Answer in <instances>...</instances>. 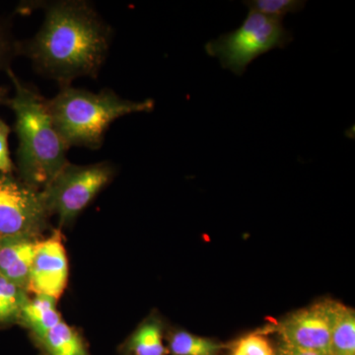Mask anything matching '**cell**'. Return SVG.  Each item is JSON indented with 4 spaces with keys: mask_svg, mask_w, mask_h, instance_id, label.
I'll return each instance as SVG.
<instances>
[{
    "mask_svg": "<svg viewBox=\"0 0 355 355\" xmlns=\"http://www.w3.org/2000/svg\"><path fill=\"white\" fill-rule=\"evenodd\" d=\"M34 38L18 43V55L32 60L42 76L70 85L77 77H97L112 41V28L86 1L48 2Z\"/></svg>",
    "mask_w": 355,
    "mask_h": 355,
    "instance_id": "6da1fadb",
    "label": "cell"
},
{
    "mask_svg": "<svg viewBox=\"0 0 355 355\" xmlns=\"http://www.w3.org/2000/svg\"><path fill=\"white\" fill-rule=\"evenodd\" d=\"M15 94L6 106L15 114L17 177L37 191H43L58 172L69 163V147L55 130L48 99L38 90L23 83L10 69H7Z\"/></svg>",
    "mask_w": 355,
    "mask_h": 355,
    "instance_id": "7a4b0ae2",
    "label": "cell"
},
{
    "mask_svg": "<svg viewBox=\"0 0 355 355\" xmlns=\"http://www.w3.org/2000/svg\"><path fill=\"white\" fill-rule=\"evenodd\" d=\"M153 99L132 101L113 90L93 93L71 85L60 86V92L48 100V109L55 130L67 147L100 148L114 121L135 113H150Z\"/></svg>",
    "mask_w": 355,
    "mask_h": 355,
    "instance_id": "3957f363",
    "label": "cell"
},
{
    "mask_svg": "<svg viewBox=\"0 0 355 355\" xmlns=\"http://www.w3.org/2000/svg\"><path fill=\"white\" fill-rule=\"evenodd\" d=\"M293 40L282 20L249 10L240 27L207 42L205 49L219 60L222 69L242 76L256 58L275 49H284Z\"/></svg>",
    "mask_w": 355,
    "mask_h": 355,
    "instance_id": "277c9868",
    "label": "cell"
},
{
    "mask_svg": "<svg viewBox=\"0 0 355 355\" xmlns=\"http://www.w3.org/2000/svg\"><path fill=\"white\" fill-rule=\"evenodd\" d=\"M114 171V165L109 162L67 163L42 191L50 216H58L62 226L71 223L112 181Z\"/></svg>",
    "mask_w": 355,
    "mask_h": 355,
    "instance_id": "5b68a950",
    "label": "cell"
},
{
    "mask_svg": "<svg viewBox=\"0 0 355 355\" xmlns=\"http://www.w3.org/2000/svg\"><path fill=\"white\" fill-rule=\"evenodd\" d=\"M50 217L42 191L28 186L14 173L0 174V239L41 237Z\"/></svg>",
    "mask_w": 355,
    "mask_h": 355,
    "instance_id": "8992f818",
    "label": "cell"
},
{
    "mask_svg": "<svg viewBox=\"0 0 355 355\" xmlns=\"http://www.w3.org/2000/svg\"><path fill=\"white\" fill-rule=\"evenodd\" d=\"M335 301H324L299 310L279 326L282 342L331 355Z\"/></svg>",
    "mask_w": 355,
    "mask_h": 355,
    "instance_id": "52a82bcc",
    "label": "cell"
},
{
    "mask_svg": "<svg viewBox=\"0 0 355 355\" xmlns=\"http://www.w3.org/2000/svg\"><path fill=\"white\" fill-rule=\"evenodd\" d=\"M69 280V260L60 229L53 231L50 237L42 238L37 246L28 293L50 296L58 299L67 288Z\"/></svg>",
    "mask_w": 355,
    "mask_h": 355,
    "instance_id": "ba28073f",
    "label": "cell"
},
{
    "mask_svg": "<svg viewBox=\"0 0 355 355\" xmlns=\"http://www.w3.org/2000/svg\"><path fill=\"white\" fill-rule=\"evenodd\" d=\"M41 237L12 236L0 239V277L28 292L30 272Z\"/></svg>",
    "mask_w": 355,
    "mask_h": 355,
    "instance_id": "9c48e42d",
    "label": "cell"
},
{
    "mask_svg": "<svg viewBox=\"0 0 355 355\" xmlns=\"http://www.w3.org/2000/svg\"><path fill=\"white\" fill-rule=\"evenodd\" d=\"M57 299L46 295H35L26 302L21 312L19 324L31 331L38 340L51 329L62 321L57 308Z\"/></svg>",
    "mask_w": 355,
    "mask_h": 355,
    "instance_id": "30bf717a",
    "label": "cell"
},
{
    "mask_svg": "<svg viewBox=\"0 0 355 355\" xmlns=\"http://www.w3.org/2000/svg\"><path fill=\"white\" fill-rule=\"evenodd\" d=\"M37 342L46 355H90L78 331L64 321Z\"/></svg>",
    "mask_w": 355,
    "mask_h": 355,
    "instance_id": "8fae6325",
    "label": "cell"
},
{
    "mask_svg": "<svg viewBox=\"0 0 355 355\" xmlns=\"http://www.w3.org/2000/svg\"><path fill=\"white\" fill-rule=\"evenodd\" d=\"M331 355H355L354 310L338 302L331 328Z\"/></svg>",
    "mask_w": 355,
    "mask_h": 355,
    "instance_id": "7c38bea8",
    "label": "cell"
},
{
    "mask_svg": "<svg viewBox=\"0 0 355 355\" xmlns=\"http://www.w3.org/2000/svg\"><path fill=\"white\" fill-rule=\"evenodd\" d=\"M127 349L132 355L167 354L160 323L155 320H149L142 324L130 336Z\"/></svg>",
    "mask_w": 355,
    "mask_h": 355,
    "instance_id": "4fadbf2b",
    "label": "cell"
},
{
    "mask_svg": "<svg viewBox=\"0 0 355 355\" xmlns=\"http://www.w3.org/2000/svg\"><path fill=\"white\" fill-rule=\"evenodd\" d=\"M29 298L24 289L0 277V328L19 323L21 312Z\"/></svg>",
    "mask_w": 355,
    "mask_h": 355,
    "instance_id": "5bb4252c",
    "label": "cell"
},
{
    "mask_svg": "<svg viewBox=\"0 0 355 355\" xmlns=\"http://www.w3.org/2000/svg\"><path fill=\"white\" fill-rule=\"evenodd\" d=\"M222 345L214 340L178 331L170 340V350L174 355H218Z\"/></svg>",
    "mask_w": 355,
    "mask_h": 355,
    "instance_id": "9a60e30c",
    "label": "cell"
},
{
    "mask_svg": "<svg viewBox=\"0 0 355 355\" xmlns=\"http://www.w3.org/2000/svg\"><path fill=\"white\" fill-rule=\"evenodd\" d=\"M250 11H254L273 18L282 20L287 14L300 12L305 8L307 2L303 0H250L243 1Z\"/></svg>",
    "mask_w": 355,
    "mask_h": 355,
    "instance_id": "2e32d148",
    "label": "cell"
},
{
    "mask_svg": "<svg viewBox=\"0 0 355 355\" xmlns=\"http://www.w3.org/2000/svg\"><path fill=\"white\" fill-rule=\"evenodd\" d=\"M234 349L243 355H277L270 343L260 335H250L236 343Z\"/></svg>",
    "mask_w": 355,
    "mask_h": 355,
    "instance_id": "e0dca14e",
    "label": "cell"
},
{
    "mask_svg": "<svg viewBox=\"0 0 355 355\" xmlns=\"http://www.w3.org/2000/svg\"><path fill=\"white\" fill-rule=\"evenodd\" d=\"M10 132V127L0 119V174L14 173L15 169L9 153L8 137Z\"/></svg>",
    "mask_w": 355,
    "mask_h": 355,
    "instance_id": "ac0fdd59",
    "label": "cell"
},
{
    "mask_svg": "<svg viewBox=\"0 0 355 355\" xmlns=\"http://www.w3.org/2000/svg\"><path fill=\"white\" fill-rule=\"evenodd\" d=\"M18 55V43H14L0 21V69H9V62Z\"/></svg>",
    "mask_w": 355,
    "mask_h": 355,
    "instance_id": "d6986e66",
    "label": "cell"
},
{
    "mask_svg": "<svg viewBox=\"0 0 355 355\" xmlns=\"http://www.w3.org/2000/svg\"><path fill=\"white\" fill-rule=\"evenodd\" d=\"M279 354L282 355H327L317 350L303 349V347H295L284 342H282L280 345Z\"/></svg>",
    "mask_w": 355,
    "mask_h": 355,
    "instance_id": "ffe728a7",
    "label": "cell"
},
{
    "mask_svg": "<svg viewBox=\"0 0 355 355\" xmlns=\"http://www.w3.org/2000/svg\"><path fill=\"white\" fill-rule=\"evenodd\" d=\"M8 88L0 86V105H6L9 100Z\"/></svg>",
    "mask_w": 355,
    "mask_h": 355,
    "instance_id": "44dd1931",
    "label": "cell"
},
{
    "mask_svg": "<svg viewBox=\"0 0 355 355\" xmlns=\"http://www.w3.org/2000/svg\"><path fill=\"white\" fill-rule=\"evenodd\" d=\"M231 355H243L241 352H237L236 349H233L232 354Z\"/></svg>",
    "mask_w": 355,
    "mask_h": 355,
    "instance_id": "7402d4cb",
    "label": "cell"
},
{
    "mask_svg": "<svg viewBox=\"0 0 355 355\" xmlns=\"http://www.w3.org/2000/svg\"><path fill=\"white\" fill-rule=\"evenodd\" d=\"M277 355H282V354H277Z\"/></svg>",
    "mask_w": 355,
    "mask_h": 355,
    "instance_id": "603a6c76",
    "label": "cell"
}]
</instances>
